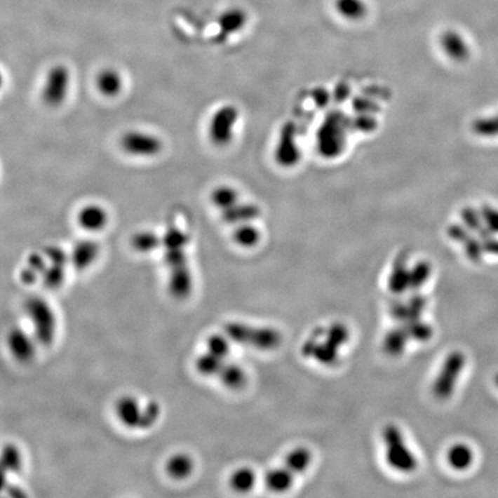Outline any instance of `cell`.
Returning a JSON list of instances; mask_svg holds the SVG:
<instances>
[{"instance_id": "6da1fadb", "label": "cell", "mask_w": 498, "mask_h": 498, "mask_svg": "<svg viewBox=\"0 0 498 498\" xmlns=\"http://www.w3.org/2000/svg\"><path fill=\"white\" fill-rule=\"evenodd\" d=\"M33 327V336L42 346H50L57 333V318L49 302L39 295H32L23 304Z\"/></svg>"}, {"instance_id": "7a4b0ae2", "label": "cell", "mask_w": 498, "mask_h": 498, "mask_svg": "<svg viewBox=\"0 0 498 498\" xmlns=\"http://www.w3.org/2000/svg\"><path fill=\"white\" fill-rule=\"evenodd\" d=\"M224 332L232 343L254 347V349L270 351L282 343V336L272 328L253 327L243 322H227L224 325Z\"/></svg>"}, {"instance_id": "3957f363", "label": "cell", "mask_w": 498, "mask_h": 498, "mask_svg": "<svg viewBox=\"0 0 498 498\" xmlns=\"http://www.w3.org/2000/svg\"><path fill=\"white\" fill-rule=\"evenodd\" d=\"M385 458L392 469L401 473L415 472L417 460L410 447L405 443L404 437L397 426L389 424L383 431Z\"/></svg>"}, {"instance_id": "277c9868", "label": "cell", "mask_w": 498, "mask_h": 498, "mask_svg": "<svg viewBox=\"0 0 498 498\" xmlns=\"http://www.w3.org/2000/svg\"><path fill=\"white\" fill-rule=\"evenodd\" d=\"M465 363V354L459 351L451 352L447 356L433 384V393L437 399L447 401L452 396Z\"/></svg>"}, {"instance_id": "5b68a950", "label": "cell", "mask_w": 498, "mask_h": 498, "mask_svg": "<svg viewBox=\"0 0 498 498\" xmlns=\"http://www.w3.org/2000/svg\"><path fill=\"white\" fill-rule=\"evenodd\" d=\"M238 116L239 112L236 107L224 105L215 112L214 116H211L208 127V134L215 146H227V143L231 142Z\"/></svg>"}, {"instance_id": "8992f818", "label": "cell", "mask_w": 498, "mask_h": 498, "mask_svg": "<svg viewBox=\"0 0 498 498\" xmlns=\"http://www.w3.org/2000/svg\"><path fill=\"white\" fill-rule=\"evenodd\" d=\"M69 82L71 73L68 68L64 65L53 66L46 75V82L43 86V102L52 107L62 105L67 96Z\"/></svg>"}, {"instance_id": "52a82bcc", "label": "cell", "mask_w": 498, "mask_h": 498, "mask_svg": "<svg viewBox=\"0 0 498 498\" xmlns=\"http://www.w3.org/2000/svg\"><path fill=\"white\" fill-rule=\"evenodd\" d=\"M120 146L128 155L137 157H152L159 155L163 149V142L159 137L139 130L123 134Z\"/></svg>"}, {"instance_id": "ba28073f", "label": "cell", "mask_w": 498, "mask_h": 498, "mask_svg": "<svg viewBox=\"0 0 498 498\" xmlns=\"http://www.w3.org/2000/svg\"><path fill=\"white\" fill-rule=\"evenodd\" d=\"M7 347L10 351L11 356L17 360L20 363H28L34 359L36 354L35 337L21 328H12L6 337Z\"/></svg>"}, {"instance_id": "9c48e42d", "label": "cell", "mask_w": 498, "mask_h": 498, "mask_svg": "<svg viewBox=\"0 0 498 498\" xmlns=\"http://www.w3.org/2000/svg\"><path fill=\"white\" fill-rule=\"evenodd\" d=\"M142 411V405L133 396H121L114 404L116 420L127 429H140Z\"/></svg>"}, {"instance_id": "30bf717a", "label": "cell", "mask_w": 498, "mask_h": 498, "mask_svg": "<svg viewBox=\"0 0 498 498\" xmlns=\"http://www.w3.org/2000/svg\"><path fill=\"white\" fill-rule=\"evenodd\" d=\"M194 281L191 270L186 266L168 269V292L177 300L187 299L193 292Z\"/></svg>"}, {"instance_id": "8fae6325", "label": "cell", "mask_w": 498, "mask_h": 498, "mask_svg": "<svg viewBox=\"0 0 498 498\" xmlns=\"http://www.w3.org/2000/svg\"><path fill=\"white\" fill-rule=\"evenodd\" d=\"M427 307V299L424 295H412L406 302H395L390 307V314L401 323L408 321L420 320L421 315Z\"/></svg>"}, {"instance_id": "7c38bea8", "label": "cell", "mask_w": 498, "mask_h": 498, "mask_svg": "<svg viewBox=\"0 0 498 498\" xmlns=\"http://www.w3.org/2000/svg\"><path fill=\"white\" fill-rule=\"evenodd\" d=\"M100 254V246L94 240H80L75 243L69 254V263L78 271L87 270L96 261Z\"/></svg>"}, {"instance_id": "4fadbf2b", "label": "cell", "mask_w": 498, "mask_h": 498, "mask_svg": "<svg viewBox=\"0 0 498 498\" xmlns=\"http://www.w3.org/2000/svg\"><path fill=\"white\" fill-rule=\"evenodd\" d=\"M109 216L103 207L98 204H88L79 211L78 223L88 232H98L107 227Z\"/></svg>"}, {"instance_id": "5bb4252c", "label": "cell", "mask_w": 498, "mask_h": 498, "mask_svg": "<svg viewBox=\"0 0 498 498\" xmlns=\"http://www.w3.org/2000/svg\"><path fill=\"white\" fill-rule=\"evenodd\" d=\"M195 463L188 453L178 452L168 457L166 463V473L175 481H184L194 472Z\"/></svg>"}, {"instance_id": "9a60e30c", "label": "cell", "mask_w": 498, "mask_h": 498, "mask_svg": "<svg viewBox=\"0 0 498 498\" xmlns=\"http://www.w3.org/2000/svg\"><path fill=\"white\" fill-rule=\"evenodd\" d=\"M410 286V270L408 268V256L401 254L396 259L389 278V288L395 295H401Z\"/></svg>"}, {"instance_id": "2e32d148", "label": "cell", "mask_w": 498, "mask_h": 498, "mask_svg": "<svg viewBox=\"0 0 498 498\" xmlns=\"http://www.w3.org/2000/svg\"><path fill=\"white\" fill-rule=\"evenodd\" d=\"M96 87L105 97H116L123 88V79L114 68H105L98 73Z\"/></svg>"}, {"instance_id": "e0dca14e", "label": "cell", "mask_w": 498, "mask_h": 498, "mask_svg": "<svg viewBox=\"0 0 498 498\" xmlns=\"http://www.w3.org/2000/svg\"><path fill=\"white\" fill-rule=\"evenodd\" d=\"M220 383L229 390H240L247 383V375L240 365L236 363H225L218 374Z\"/></svg>"}, {"instance_id": "ac0fdd59", "label": "cell", "mask_w": 498, "mask_h": 498, "mask_svg": "<svg viewBox=\"0 0 498 498\" xmlns=\"http://www.w3.org/2000/svg\"><path fill=\"white\" fill-rule=\"evenodd\" d=\"M408 339H410V337L403 325L393 328L385 335L384 340H383V349L390 356H399L404 353Z\"/></svg>"}, {"instance_id": "d6986e66", "label": "cell", "mask_w": 498, "mask_h": 498, "mask_svg": "<svg viewBox=\"0 0 498 498\" xmlns=\"http://www.w3.org/2000/svg\"><path fill=\"white\" fill-rule=\"evenodd\" d=\"M246 13L240 8H232L225 12L220 15L218 20L220 25V35L218 37H227L230 34L236 33L238 30L243 28V25L246 23Z\"/></svg>"}, {"instance_id": "ffe728a7", "label": "cell", "mask_w": 498, "mask_h": 498, "mask_svg": "<svg viewBox=\"0 0 498 498\" xmlns=\"http://www.w3.org/2000/svg\"><path fill=\"white\" fill-rule=\"evenodd\" d=\"M259 208L254 204L236 203L227 210H223L222 217L224 222L229 224H243L259 216Z\"/></svg>"}, {"instance_id": "44dd1931", "label": "cell", "mask_w": 498, "mask_h": 498, "mask_svg": "<svg viewBox=\"0 0 498 498\" xmlns=\"http://www.w3.org/2000/svg\"><path fill=\"white\" fill-rule=\"evenodd\" d=\"M293 476L285 466L282 469H270L264 476V485L271 492H284L293 485Z\"/></svg>"}, {"instance_id": "7402d4cb", "label": "cell", "mask_w": 498, "mask_h": 498, "mask_svg": "<svg viewBox=\"0 0 498 498\" xmlns=\"http://www.w3.org/2000/svg\"><path fill=\"white\" fill-rule=\"evenodd\" d=\"M225 363H227V359H222L220 356L206 351V352L201 353L195 360V370L203 377L218 376Z\"/></svg>"}, {"instance_id": "603a6c76", "label": "cell", "mask_w": 498, "mask_h": 498, "mask_svg": "<svg viewBox=\"0 0 498 498\" xmlns=\"http://www.w3.org/2000/svg\"><path fill=\"white\" fill-rule=\"evenodd\" d=\"M130 246L135 252L141 254L155 252L156 249L162 246V236H157L152 231L136 232L130 239Z\"/></svg>"}, {"instance_id": "cb8c5ba5", "label": "cell", "mask_w": 498, "mask_h": 498, "mask_svg": "<svg viewBox=\"0 0 498 498\" xmlns=\"http://www.w3.org/2000/svg\"><path fill=\"white\" fill-rule=\"evenodd\" d=\"M255 482V473L248 467H240V469H236L231 474L230 480H229L231 489L239 494H246V492H250L254 488Z\"/></svg>"}, {"instance_id": "d4e9b609", "label": "cell", "mask_w": 498, "mask_h": 498, "mask_svg": "<svg viewBox=\"0 0 498 498\" xmlns=\"http://www.w3.org/2000/svg\"><path fill=\"white\" fill-rule=\"evenodd\" d=\"M447 463L457 471L469 469L473 463V451L466 444H456L447 451Z\"/></svg>"}, {"instance_id": "484cf974", "label": "cell", "mask_w": 498, "mask_h": 498, "mask_svg": "<svg viewBox=\"0 0 498 498\" xmlns=\"http://www.w3.org/2000/svg\"><path fill=\"white\" fill-rule=\"evenodd\" d=\"M22 455L17 445L11 443L4 445L1 451V469L4 473H8V474L19 473L22 469Z\"/></svg>"}, {"instance_id": "4316f807", "label": "cell", "mask_w": 498, "mask_h": 498, "mask_svg": "<svg viewBox=\"0 0 498 498\" xmlns=\"http://www.w3.org/2000/svg\"><path fill=\"white\" fill-rule=\"evenodd\" d=\"M311 462V455L306 447H297L285 458L284 466L293 474H299L307 469Z\"/></svg>"}, {"instance_id": "83f0119b", "label": "cell", "mask_w": 498, "mask_h": 498, "mask_svg": "<svg viewBox=\"0 0 498 498\" xmlns=\"http://www.w3.org/2000/svg\"><path fill=\"white\" fill-rule=\"evenodd\" d=\"M336 10L342 17L349 20H359L367 13L363 0H336Z\"/></svg>"}, {"instance_id": "f1b7e54d", "label": "cell", "mask_w": 498, "mask_h": 498, "mask_svg": "<svg viewBox=\"0 0 498 498\" xmlns=\"http://www.w3.org/2000/svg\"><path fill=\"white\" fill-rule=\"evenodd\" d=\"M231 343L232 342L224 331L223 333H211L206 339V351L222 359H227L231 351Z\"/></svg>"}, {"instance_id": "f546056e", "label": "cell", "mask_w": 498, "mask_h": 498, "mask_svg": "<svg viewBox=\"0 0 498 498\" xmlns=\"http://www.w3.org/2000/svg\"><path fill=\"white\" fill-rule=\"evenodd\" d=\"M210 198L215 207L220 208L222 211L227 210L238 203V193L230 186H220L215 188L214 191L211 193Z\"/></svg>"}, {"instance_id": "4dcf8cb0", "label": "cell", "mask_w": 498, "mask_h": 498, "mask_svg": "<svg viewBox=\"0 0 498 498\" xmlns=\"http://www.w3.org/2000/svg\"><path fill=\"white\" fill-rule=\"evenodd\" d=\"M404 327L405 331L408 332L410 339L417 340L420 343H424L427 340L431 339L433 337V328L426 322H422L420 320L408 321L405 323H401Z\"/></svg>"}, {"instance_id": "1f68e13d", "label": "cell", "mask_w": 498, "mask_h": 498, "mask_svg": "<svg viewBox=\"0 0 498 498\" xmlns=\"http://www.w3.org/2000/svg\"><path fill=\"white\" fill-rule=\"evenodd\" d=\"M41 279H42L44 288L55 291L57 288H60L65 281V267L49 263L43 272Z\"/></svg>"}, {"instance_id": "d6a6232c", "label": "cell", "mask_w": 498, "mask_h": 498, "mask_svg": "<svg viewBox=\"0 0 498 498\" xmlns=\"http://www.w3.org/2000/svg\"><path fill=\"white\" fill-rule=\"evenodd\" d=\"M233 239L239 246L248 247L255 246L260 241V232L256 227L249 224L243 223L233 233Z\"/></svg>"}, {"instance_id": "836d02e7", "label": "cell", "mask_w": 498, "mask_h": 498, "mask_svg": "<svg viewBox=\"0 0 498 498\" xmlns=\"http://www.w3.org/2000/svg\"><path fill=\"white\" fill-rule=\"evenodd\" d=\"M431 267L429 263L419 262L410 270V286L408 288L412 291H419L431 277Z\"/></svg>"}, {"instance_id": "e575fe53", "label": "cell", "mask_w": 498, "mask_h": 498, "mask_svg": "<svg viewBox=\"0 0 498 498\" xmlns=\"http://www.w3.org/2000/svg\"><path fill=\"white\" fill-rule=\"evenodd\" d=\"M189 238L184 231L178 227H170L162 236V246L166 250L168 249H184L187 246Z\"/></svg>"}, {"instance_id": "d590c367", "label": "cell", "mask_w": 498, "mask_h": 498, "mask_svg": "<svg viewBox=\"0 0 498 498\" xmlns=\"http://www.w3.org/2000/svg\"><path fill=\"white\" fill-rule=\"evenodd\" d=\"M338 349H337L330 343H328L327 340H324V343H318L313 356L317 363L325 365H332L338 363V359H339Z\"/></svg>"}, {"instance_id": "8d00e7d4", "label": "cell", "mask_w": 498, "mask_h": 498, "mask_svg": "<svg viewBox=\"0 0 498 498\" xmlns=\"http://www.w3.org/2000/svg\"><path fill=\"white\" fill-rule=\"evenodd\" d=\"M161 413H162V408L157 401H149L143 405L142 419H141L140 429L147 431V429L154 427L159 422Z\"/></svg>"}, {"instance_id": "74e56055", "label": "cell", "mask_w": 498, "mask_h": 498, "mask_svg": "<svg viewBox=\"0 0 498 498\" xmlns=\"http://www.w3.org/2000/svg\"><path fill=\"white\" fill-rule=\"evenodd\" d=\"M349 332L346 325L339 322L331 324L325 330V340L337 349H340L349 340Z\"/></svg>"}, {"instance_id": "f35d334b", "label": "cell", "mask_w": 498, "mask_h": 498, "mask_svg": "<svg viewBox=\"0 0 498 498\" xmlns=\"http://www.w3.org/2000/svg\"><path fill=\"white\" fill-rule=\"evenodd\" d=\"M164 263H166V266L168 269L188 264L187 256H186L184 249H168V250H166V253H164Z\"/></svg>"}, {"instance_id": "ab89813d", "label": "cell", "mask_w": 498, "mask_h": 498, "mask_svg": "<svg viewBox=\"0 0 498 498\" xmlns=\"http://www.w3.org/2000/svg\"><path fill=\"white\" fill-rule=\"evenodd\" d=\"M444 49L449 52L450 55H463L465 46H464L463 39H460L459 35L456 33L449 32L443 36Z\"/></svg>"}, {"instance_id": "60d3db41", "label": "cell", "mask_w": 498, "mask_h": 498, "mask_svg": "<svg viewBox=\"0 0 498 498\" xmlns=\"http://www.w3.org/2000/svg\"><path fill=\"white\" fill-rule=\"evenodd\" d=\"M44 255H46L48 262L53 263V264L66 267V264L69 263V255L60 247H46V250H44Z\"/></svg>"}, {"instance_id": "b9f144b4", "label": "cell", "mask_w": 498, "mask_h": 498, "mask_svg": "<svg viewBox=\"0 0 498 498\" xmlns=\"http://www.w3.org/2000/svg\"><path fill=\"white\" fill-rule=\"evenodd\" d=\"M325 333L323 328H317L313 332H311V336L308 337L307 340L304 342V345L301 347V354L306 356V358H309V356H313L314 354L315 349H316L317 345H318V340H320L321 337L323 336Z\"/></svg>"}, {"instance_id": "7bdbcfd3", "label": "cell", "mask_w": 498, "mask_h": 498, "mask_svg": "<svg viewBox=\"0 0 498 498\" xmlns=\"http://www.w3.org/2000/svg\"><path fill=\"white\" fill-rule=\"evenodd\" d=\"M48 264H49V262H48L46 255H42V254H39V253H32L28 256V259H27V266L39 272L41 277H42L43 272L46 270Z\"/></svg>"}, {"instance_id": "ee69618b", "label": "cell", "mask_w": 498, "mask_h": 498, "mask_svg": "<svg viewBox=\"0 0 498 498\" xmlns=\"http://www.w3.org/2000/svg\"><path fill=\"white\" fill-rule=\"evenodd\" d=\"M41 278V275L39 272L35 271L34 269L30 268V267L26 266L20 272V279L23 284L26 285H33L35 284L39 279Z\"/></svg>"}, {"instance_id": "f6af8a7d", "label": "cell", "mask_w": 498, "mask_h": 498, "mask_svg": "<svg viewBox=\"0 0 498 498\" xmlns=\"http://www.w3.org/2000/svg\"><path fill=\"white\" fill-rule=\"evenodd\" d=\"M495 383H496V385H497V386H498V375H496Z\"/></svg>"}]
</instances>
